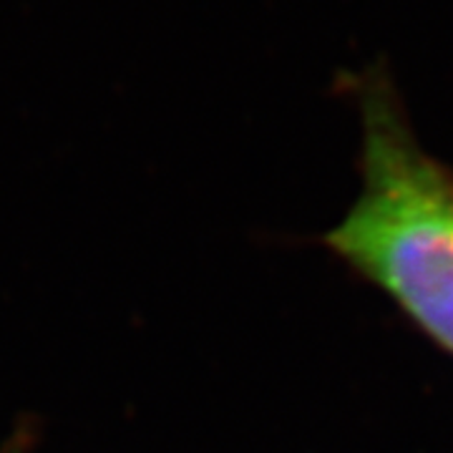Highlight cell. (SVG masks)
Here are the masks:
<instances>
[{
  "label": "cell",
  "instance_id": "obj_1",
  "mask_svg": "<svg viewBox=\"0 0 453 453\" xmlns=\"http://www.w3.org/2000/svg\"><path fill=\"white\" fill-rule=\"evenodd\" d=\"M363 127V187L327 244L453 353V174L388 91L368 88Z\"/></svg>",
  "mask_w": 453,
  "mask_h": 453
}]
</instances>
